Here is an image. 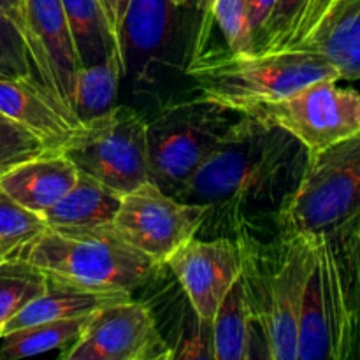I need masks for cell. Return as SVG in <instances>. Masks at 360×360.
Masks as SVG:
<instances>
[{
  "label": "cell",
  "mask_w": 360,
  "mask_h": 360,
  "mask_svg": "<svg viewBox=\"0 0 360 360\" xmlns=\"http://www.w3.org/2000/svg\"><path fill=\"white\" fill-rule=\"evenodd\" d=\"M0 115L28 130L48 151H62L81 127L41 84L25 79L0 77Z\"/></svg>",
  "instance_id": "obj_14"
},
{
  "label": "cell",
  "mask_w": 360,
  "mask_h": 360,
  "mask_svg": "<svg viewBox=\"0 0 360 360\" xmlns=\"http://www.w3.org/2000/svg\"><path fill=\"white\" fill-rule=\"evenodd\" d=\"M359 7H360V0H334L333 6H330V9L327 11V14L323 16V20L320 21V25L315 28V32H313V34H316V32L322 30V28L329 27V25L334 23V21L340 20L341 16H345V14H348V13H352V11L359 9ZM311 35H309V37H311ZM308 39H306V41H308ZM297 48H299V46H297Z\"/></svg>",
  "instance_id": "obj_32"
},
{
  "label": "cell",
  "mask_w": 360,
  "mask_h": 360,
  "mask_svg": "<svg viewBox=\"0 0 360 360\" xmlns=\"http://www.w3.org/2000/svg\"><path fill=\"white\" fill-rule=\"evenodd\" d=\"M274 6H276V0H246L250 25H252L253 41L255 42L257 39H259L260 32H262L264 27H266Z\"/></svg>",
  "instance_id": "obj_31"
},
{
  "label": "cell",
  "mask_w": 360,
  "mask_h": 360,
  "mask_svg": "<svg viewBox=\"0 0 360 360\" xmlns=\"http://www.w3.org/2000/svg\"><path fill=\"white\" fill-rule=\"evenodd\" d=\"M23 2L25 39L28 42L39 81L49 97L74 116L70 101L74 76L79 69V62L62 0Z\"/></svg>",
  "instance_id": "obj_13"
},
{
  "label": "cell",
  "mask_w": 360,
  "mask_h": 360,
  "mask_svg": "<svg viewBox=\"0 0 360 360\" xmlns=\"http://www.w3.org/2000/svg\"><path fill=\"white\" fill-rule=\"evenodd\" d=\"M207 207L181 202L146 181L122 197L112 229L129 245L165 266L169 257L199 234Z\"/></svg>",
  "instance_id": "obj_10"
},
{
  "label": "cell",
  "mask_w": 360,
  "mask_h": 360,
  "mask_svg": "<svg viewBox=\"0 0 360 360\" xmlns=\"http://www.w3.org/2000/svg\"><path fill=\"white\" fill-rule=\"evenodd\" d=\"M176 7L169 0H130L122 25V55L125 74L134 70L136 81H150L151 70L162 60L172 37Z\"/></svg>",
  "instance_id": "obj_15"
},
{
  "label": "cell",
  "mask_w": 360,
  "mask_h": 360,
  "mask_svg": "<svg viewBox=\"0 0 360 360\" xmlns=\"http://www.w3.org/2000/svg\"><path fill=\"white\" fill-rule=\"evenodd\" d=\"M211 330L214 360H248L253 357L255 326L239 280L221 301Z\"/></svg>",
  "instance_id": "obj_20"
},
{
  "label": "cell",
  "mask_w": 360,
  "mask_h": 360,
  "mask_svg": "<svg viewBox=\"0 0 360 360\" xmlns=\"http://www.w3.org/2000/svg\"><path fill=\"white\" fill-rule=\"evenodd\" d=\"M90 315L51 320V322L35 323L13 330L0 338V360H18L48 354L53 350H65L83 333V327Z\"/></svg>",
  "instance_id": "obj_22"
},
{
  "label": "cell",
  "mask_w": 360,
  "mask_h": 360,
  "mask_svg": "<svg viewBox=\"0 0 360 360\" xmlns=\"http://www.w3.org/2000/svg\"><path fill=\"white\" fill-rule=\"evenodd\" d=\"M122 76H125V63L118 51H111L101 62L76 70L70 108L81 125L115 108Z\"/></svg>",
  "instance_id": "obj_19"
},
{
  "label": "cell",
  "mask_w": 360,
  "mask_h": 360,
  "mask_svg": "<svg viewBox=\"0 0 360 360\" xmlns=\"http://www.w3.org/2000/svg\"><path fill=\"white\" fill-rule=\"evenodd\" d=\"M234 111L197 95L162 109L146 122L150 179L174 195L234 122Z\"/></svg>",
  "instance_id": "obj_6"
},
{
  "label": "cell",
  "mask_w": 360,
  "mask_h": 360,
  "mask_svg": "<svg viewBox=\"0 0 360 360\" xmlns=\"http://www.w3.org/2000/svg\"><path fill=\"white\" fill-rule=\"evenodd\" d=\"M44 153L49 151L37 137L0 115V174L16 164Z\"/></svg>",
  "instance_id": "obj_29"
},
{
  "label": "cell",
  "mask_w": 360,
  "mask_h": 360,
  "mask_svg": "<svg viewBox=\"0 0 360 360\" xmlns=\"http://www.w3.org/2000/svg\"><path fill=\"white\" fill-rule=\"evenodd\" d=\"M2 9L14 20V23L21 28L25 34V2L23 0H0ZM28 44V42H27Z\"/></svg>",
  "instance_id": "obj_34"
},
{
  "label": "cell",
  "mask_w": 360,
  "mask_h": 360,
  "mask_svg": "<svg viewBox=\"0 0 360 360\" xmlns=\"http://www.w3.org/2000/svg\"><path fill=\"white\" fill-rule=\"evenodd\" d=\"M130 0H118L116 2V21H118V30L120 35H122V25H123V18H125L127 7H129Z\"/></svg>",
  "instance_id": "obj_35"
},
{
  "label": "cell",
  "mask_w": 360,
  "mask_h": 360,
  "mask_svg": "<svg viewBox=\"0 0 360 360\" xmlns=\"http://www.w3.org/2000/svg\"><path fill=\"white\" fill-rule=\"evenodd\" d=\"M44 274L25 264L11 260L0 267V327L32 299L46 290Z\"/></svg>",
  "instance_id": "obj_24"
},
{
  "label": "cell",
  "mask_w": 360,
  "mask_h": 360,
  "mask_svg": "<svg viewBox=\"0 0 360 360\" xmlns=\"http://www.w3.org/2000/svg\"><path fill=\"white\" fill-rule=\"evenodd\" d=\"M77 176L76 165L62 151H49L7 169L0 185L18 204L42 214L72 188Z\"/></svg>",
  "instance_id": "obj_16"
},
{
  "label": "cell",
  "mask_w": 360,
  "mask_h": 360,
  "mask_svg": "<svg viewBox=\"0 0 360 360\" xmlns=\"http://www.w3.org/2000/svg\"><path fill=\"white\" fill-rule=\"evenodd\" d=\"M360 207V130L308 157L304 172L276 210L278 234L323 236Z\"/></svg>",
  "instance_id": "obj_5"
},
{
  "label": "cell",
  "mask_w": 360,
  "mask_h": 360,
  "mask_svg": "<svg viewBox=\"0 0 360 360\" xmlns=\"http://www.w3.org/2000/svg\"><path fill=\"white\" fill-rule=\"evenodd\" d=\"M334 0H309L308 7H306L304 14H302L301 21H299L297 28H295L294 35H292L290 42L285 49H290V48H297L301 46L309 35L315 32V28L319 27L320 21L323 20V16L327 14V11L330 9Z\"/></svg>",
  "instance_id": "obj_30"
},
{
  "label": "cell",
  "mask_w": 360,
  "mask_h": 360,
  "mask_svg": "<svg viewBox=\"0 0 360 360\" xmlns=\"http://www.w3.org/2000/svg\"><path fill=\"white\" fill-rule=\"evenodd\" d=\"M316 271L333 338V360L360 359V207L316 236Z\"/></svg>",
  "instance_id": "obj_9"
},
{
  "label": "cell",
  "mask_w": 360,
  "mask_h": 360,
  "mask_svg": "<svg viewBox=\"0 0 360 360\" xmlns=\"http://www.w3.org/2000/svg\"><path fill=\"white\" fill-rule=\"evenodd\" d=\"M116 2H118V0H101V6H102V11H104V14H105V20H108L109 32H111L112 41H115L116 48H118L120 55H122V35H120L118 21H116ZM122 58H123V55H122Z\"/></svg>",
  "instance_id": "obj_33"
},
{
  "label": "cell",
  "mask_w": 360,
  "mask_h": 360,
  "mask_svg": "<svg viewBox=\"0 0 360 360\" xmlns=\"http://www.w3.org/2000/svg\"><path fill=\"white\" fill-rule=\"evenodd\" d=\"M146 122L130 105H115L105 115L81 125L62 153L77 171L125 195L151 181Z\"/></svg>",
  "instance_id": "obj_7"
},
{
  "label": "cell",
  "mask_w": 360,
  "mask_h": 360,
  "mask_svg": "<svg viewBox=\"0 0 360 360\" xmlns=\"http://www.w3.org/2000/svg\"><path fill=\"white\" fill-rule=\"evenodd\" d=\"M232 238L241 252V276L262 357L297 360V330L306 285L316 259V236L276 234L262 241L250 227Z\"/></svg>",
  "instance_id": "obj_2"
},
{
  "label": "cell",
  "mask_w": 360,
  "mask_h": 360,
  "mask_svg": "<svg viewBox=\"0 0 360 360\" xmlns=\"http://www.w3.org/2000/svg\"><path fill=\"white\" fill-rule=\"evenodd\" d=\"M46 229L41 214L18 204L0 185V245L20 250Z\"/></svg>",
  "instance_id": "obj_27"
},
{
  "label": "cell",
  "mask_w": 360,
  "mask_h": 360,
  "mask_svg": "<svg viewBox=\"0 0 360 360\" xmlns=\"http://www.w3.org/2000/svg\"><path fill=\"white\" fill-rule=\"evenodd\" d=\"M13 260L44 274L48 280L130 294L146 285L160 267L120 238L112 227L91 232L44 229L25 243Z\"/></svg>",
  "instance_id": "obj_4"
},
{
  "label": "cell",
  "mask_w": 360,
  "mask_h": 360,
  "mask_svg": "<svg viewBox=\"0 0 360 360\" xmlns=\"http://www.w3.org/2000/svg\"><path fill=\"white\" fill-rule=\"evenodd\" d=\"M165 266L181 285L197 319L213 323L221 301L241 276V252L229 236L213 239L195 236L179 246Z\"/></svg>",
  "instance_id": "obj_12"
},
{
  "label": "cell",
  "mask_w": 360,
  "mask_h": 360,
  "mask_svg": "<svg viewBox=\"0 0 360 360\" xmlns=\"http://www.w3.org/2000/svg\"><path fill=\"white\" fill-rule=\"evenodd\" d=\"M65 360H172L150 306L132 297L88 316L76 341L60 354Z\"/></svg>",
  "instance_id": "obj_11"
},
{
  "label": "cell",
  "mask_w": 360,
  "mask_h": 360,
  "mask_svg": "<svg viewBox=\"0 0 360 360\" xmlns=\"http://www.w3.org/2000/svg\"><path fill=\"white\" fill-rule=\"evenodd\" d=\"M18 250L13 248V246L9 245H0V267L6 266L7 262H11L14 257V253H16Z\"/></svg>",
  "instance_id": "obj_36"
},
{
  "label": "cell",
  "mask_w": 360,
  "mask_h": 360,
  "mask_svg": "<svg viewBox=\"0 0 360 360\" xmlns=\"http://www.w3.org/2000/svg\"><path fill=\"white\" fill-rule=\"evenodd\" d=\"M207 4V13L211 20L217 21L227 44V51L236 55L255 53L246 0H210Z\"/></svg>",
  "instance_id": "obj_26"
},
{
  "label": "cell",
  "mask_w": 360,
  "mask_h": 360,
  "mask_svg": "<svg viewBox=\"0 0 360 360\" xmlns=\"http://www.w3.org/2000/svg\"><path fill=\"white\" fill-rule=\"evenodd\" d=\"M169 2L174 4L176 7H185V6H188V4H192L193 0H169Z\"/></svg>",
  "instance_id": "obj_37"
},
{
  "label": "cell",
  "mask_w": 360,
  "mask_h": 360,
  "mask_svg": "<svg viewBox=\"0 0 360 360\" xmlns=\"http://www.w3.org/2000/svg\"><path fill=\"white\" fill-rule=\"evenodd\" d=\"M299 48L319 51L336 67L340 79H360V7L313 34Z\"/></svg>",
  "instance_id": "obj_23"
},
{
  "label": "cell",
  "mask_w": 360,
  "mask_h": 360,
  "mask_svg": "<svg viewBox=\"0 0 360 360\" xmlns=\"http://www.w3.org/2000/svg\"><path fill=\"white\" fill-rule=\"evenodd\" d=\"M122 193L79 172L72 188L41 214L46 229L58 232H91L112 227Z\"/></svg>",
  "instance_id": "obj_17"
},
{
  "label": "cell",
  "mask_w": 360,
  "mask_h": 360,
  "mask_svg": "<svg viewBox=\"0 0 360 360\" xmlns=\"http://www.w3.org/2000/svg\"><path fill=\"white\" fill-rule=\"evenodd\" d=\"M0 77L25 79L41 84L25 34L14 23L13 18L2 9V6H0Z\"/></svg>",
  "instance_id": "obj_25"
},
{
  "label": "cell",
  "mask_w": 360,
  "mask_h": 360,
  "mask_svg": "<svg viewBox=\"0 0 360 360\" xmlns=\"http://www.w3.org/2000/svg\"><path fill=\"white\" fill-rule=\"evenodd\" d=\"M309 0H276L266 27L255 42V53L285 49L308 7Z\"/></svg>",
  "instance_id": "obj_28"
},
{
  "label": "cell",
  "mask_w": 360,
  "mask_h": 360,
  "mask_svg": "<svg viewBox=\"0 0 360 360\" xmlns=\"http://www.w3.org/2000/svg\"><path fill=\"white\" fill-rule=\"evenodd\" d=\"M239 115L280 127L313 157L359 132L360 95L338 86V79H320L278 101L250 105Z\"/></svg>",
  "instance_id": "obj_8"
},
{
  "label": "cell",
  "mask_w": 360,
  "mask_h": 360,
  "mask_svg": "<svg viewBox=\"0 0 360 360\" xmlns=\"http://www.w3.org/2000/svg\"><path fill=\"white\" fill-rule=\"evenodd\" d=\"M186 76L200 97L236 115L259 102L287 97L315 81H340L336 67L322 53L306 48L236 55L200 46Z\"/></svg>",
  "instance_id": "obj_3"
},
{
  "label": "cell",
  "mask_w": 360,
  "mask_h": 360,
  "mask_svg": "<svg viewBox=\"0 0 360 360\" xmlns=\"http://www.w3.org/2000/svg\"><path fill=\"white\" fill-rule=\"evenodd\" d=\"M306 162L308 151L294 136L239 115L174 197L207 207L202 227L232 238L246 225L250 206L273 202L280 192L287 197L295 188Z\"/></svg>",
  "instance_id": "obj_1"
},
{
  "label": "cell",
  "mask_w": 360,
  "mask_h": 360,
  "mask_svg": "<svg viewBox=\"0 0 360 360\" xmlns=\"http://www.w3.org/2000/svg\"><path fill=\"white\" fill-rule=\"evenodd\" d=\"M130 297H132L130 292L91 290V288L48 280L46 290L42 294L32 299L27 306H23L16 315L11 316L0 327V338L13 333V330L35 326V323L90 315V313L97 311L104 306L115 304V302L125 301Z\"/></svg>",
  "instance_id": "obj_18"
},
{
  "label": "cell",
  "mask_w": 360,
  "mask_h": 360,
  "mask_svg": "<svg viewBox=\"0 0 360 360\" xmlns=\"http://www.w3.org/2000/svg\"><path fill=\"white\" fill-rule=\"evenodd\" d=\"M62 6L76 46L79 67L97 63L111 51H118L101 0H62Z\"/></svg>",
  "instance_id": "obj_21"
}]
</instances>
